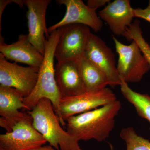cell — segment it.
<instances>
[{
    "instance_id": "7c38bea8",
    "label": "cell",
    "mask_w": 150,
    "mask_h": 150,
    "mask_svg": "<svg viewBox=\"0 0 150 150\" xmlns=\"http://www.w3.org/2000/svg\"><path fill=\"white\" fill-rule=\"evenodd\" d=\"M0 52L7 60L26 64L29 67L40 68L44 56L30 43L28 35H19L18 40L11 44L4 42L0 35Z\"/></svg>"
},
{
    "instance_id": "d6986e66",
    "label": "cell",
    "mask_w": 150,
    "mask_h": 150,
    "mask_svg": "<svg viewBox=\"0 0 150 150\" xmlns=\"http://www.w3.org/2000/svg\"><path fill=\"white\" fill-rule=\"evenodd\" d=\"M124 37L129 41L134 40L138 44L150 66V46L143 36L139 21L136 19L133 22L127 29Z\"/></svg>"
},
{
    "instance_id": "ffe728a7",
    "label": "cell",
    "mask_w": 150,
    "mask_h": 150,
    "mask_svg": "<svg viewBox=\"0 0 150 150\" xmlns=\"http://www.w3.org/2000/svg\"><path fill=\"white\" fill-rule=\"evenodd\" d=\"M134 12L135 17L143 19L150 23V0L146 8L134 9Z\"/></svg>"
},
{
    "instance_id": "9c48e42d",
    "label": "cell",
    "mask_w": 150,
    "mask_h": 150,
    "mask_svg": "<svg viewBox=\"0 0 150 150\" xmlns=\"http://www.w3.org/2000/svg\"><path fill=\"white\" fill-rule=\"evenodd\" d=\"M46 142L33 126L30 116L18 123L11 132L0 135V150H30Z\"/></svg>"
},
{
    "instance_id": "7402d4cb",
    "label": "cell",
    "mask_w": 150,
    "mask_h": 150,
    "mask_svg": "<svg viewBox=\"0 0 150 150\" xmlns=\"http://www.w3.org/2000/svg\"><path fill=\"white\" fill-rule=\"evenodd\" d=\"M110 2V0H88L87 5L90 8L96 11L98 9L103 6L107 5Z\"/></svg>"
},
{
    "instance_id": "4fadbf2b",
    "label": "cell",
    "mask_w": 150,
    "mask_h": 150,
    "mask_svg": "<svg viewBox=\"0 0 150 150\" xmlns=\"http://www.w3.org/2000/svg\"><path fill=\"white\" fill-rule=\"evenodd\" d=\"M134 11L129 0H115L106 5L98 15L106 23L113 34L125 37L135 17Z\"/></svg>"
},
{
    "instance_id": "2e32d148",
    "label": "cell",
    "mask_w": 150,
    "mask_h": 150,
    "mask_svg": "<svg viewBox=\"0 0 150 150\" xmlns=\"http://www.w3.org/2000/svg\"><path fill=\"white\" fill-rule=\"evenodd\" d=\"M79 66L86 92L100 91L109 85L105 75L88 59L83 58L80 60Z\"/></svg>"
},
{
    "instance_id": "ac0fdd59",
    "label": "cell",
    "mask_w": 150,
    "mask_h": 150,
    "mask_svg": "<svg viewBox=\"0 0 150 150\" xmlns=\"http://www.w3.org/2000/svg\"><path fill=\"white\" fill-rule=\"evenodd\" d=\"M120 136L126 143V150H150V142L137 134L134 128L121 130Z\"/></svg>"
},
{
    "instance_id": "52a82bcc",
    "label": "cell",
    "mask_w": 150,
    "mask_h": 150,
    "mask_svg": "<svg viewBox=\"0 0 150 150\" xmlns=\"http://www.w3.org/2000/svg\"><path fill=\"white\" fill-rule=\"evenodd\" d=\"M116 100L115 94L108 88L99 91L62 98L60 102L61 117L66 122L72 116L93 110Z\"/></svg>"
},
{
    "instance_id": "30bf717a",
    "label": "cell",
    "mask_w": 150,
    "mask_h": 150,
    "mask_svg": "<svg viewBox=\"0 0 150 150\" xmlns=\"http://www.w3.org/2000/svg\"><path fill=\"white\" fill-rule=\"evenodd\" d=\"M56 1L60 5H64L67 11L60 21L48 28V33L63 26L72 24L86 25L96 32L102 29V20L96 11L90 8L81 0H57Z\"/></svg>"
},
{
    "instance_id": "5bb4252c",
    "label": "cell",
    "mask_w": 150,
    "mask_h": 150,
    "mask_svg": "<svg viewBox=\"0 0 150 150\" xmlns=\"http://www.w3.org/2000/svg\"><path fill=\"white\" fill-rule=\"evenodd\" d=\"M55 79L62 98L76 96L86 92L79 61L57 63L55 67Z\"/></svg>"
},
{
    "instance_id": "3957f363",
    "label": "cell",
    "mask_w": 150,
    "mask_h": 150,
    "mask_svg": "<svg viewBox=\"0 0 150 150\" xmlns=\"http://www.w3.org/2000/svg\"><path fill=\"white\" fill-rule=\"evenodd\" d=\"M34 128L57 150H82L79 141L62 128L51 100L42 98L28 112Z\"/></svg>"
},
{
    "instance_id": "e0dca14e",
    "label": "cell",
    "mask_w": 150,
    "mask_h": 150,
    "mask_svg": "<svg viewBox=\"0 0 150 150\" xmlns=\"http://www.w3.org/2000/svg\"><path fill=\"white\" fill-rule=\"evenodd\" d=\"M121 81L120 86L123 96L133 105L138 115L141 118L147 120L150 125V96L134 91L130 88L128 83L123 79Z\"/></svg>"
},
{
    "instance_id": "6da1fadb",
    "label": "cell",
    "mask_w": 150,
    "mask_h": 150,
    "mask_svg": "<svg viewBox=\"0 0 150 150\" xmlns=\"http://www.w3.org/2000/svg\"><path fill=\"white\" fill-rule=\"evenodd\" d=\"M121 105L116 100L93 110L74 115L66 121L67 132L79 141H105L114 128Z\"/></svg>"
},
{
    "instance_id": "44dd1931",
    "label": "cell",
    "mask_w": 150,
    "mask_h": 150,
    "mask_svg": "<svg viewBox=\"0 0 150 150\" xmlns=\"http://www.w3.org/2000/svg\"><path fill=\"white\" fill-rule=\"evenodd\" d=\"M25 0H1L0 1V31L1 30V17L3 12L6 7L9 4L14 3L22 7L25 5Z\"/></svg>"
},
{
    "instance_id": "9a60e30c",
    "label": "cell",
    "mask_w": 150,
    "mask_h": 150,
    "mask_svg": "<svg viewBox=\"0 0 150 150\" xmlns=\"http://www.w3.org/2000/svg\"><path fill=\"white\" fill-rule=\"evenodd\" d=\"M24 97L18 91L13 88L0 85V115L8 118H18L22 116L24 112L19 109L25 110Z\"/></svg>"
},
{
    "instance_id": "5b68a950",
    "label": "cell",
    "mask_w": 150,
    "mask_h": 150,
    "mask_svg": "<svg viewBox=\"0 0 150 150\" xmlns=\"http://www.w3.org/2000/svg\"><path fill=\"white\" fill-rule=\"evenodd\" d=\"M55 50L58 63L80 61L84 57L90 34L89 28L80 24H72L60 28Z\"/></svg>"
},
{
    "instance_id": "8992f818",
    "label": "cell",
    "mask_w": 150,
    "mask_h": 150,
    "mask_svg": "<svg viewBox=\"0 0 150 150\" xmlns=\"http://www.w3.org/2000/svg\"><path fill=\"white\" fill-rule=\"evenodd\" d=\"M39 71L38 68L23 67L9 62L0 54V85L16 89L24 98L35 88Z\"/></svg>"
},
{
    "instance_id": "8fae6325",
    "label": "cell",
    "mask_w": 150,
    "mask_h": 150,
    "mask_svg": "<svg viewBox=\"0 0 150 150\" xmlns=\"http://www.w3.org/2000/svg\"><path fill=\"white\" fill-rule=\"evenodd\" d=\"M51 0H25L28 40L44 56L46 38L49 36L46 28V11Z\"/></svg>"
},
{
    "instance_id": "ba28073f",
    "label": "cell",
    "mask_w": 150,
    "mask_h": 150,
    "mask_svg": "<svg viewBox=\"0 0 150 150\" xmlns=\"http://www.w3.org/2000/svg\"><path fill=\"white\" fill-rule=\"evenodd\" d=\"M83 58L100 69L106 76L109 85L112 88L121 85L115 56L106 43L97 35L91 33Z\"/></svg>"
},
{
    "instance_id": "277c9868",
    "label": "cell",
    "mask_w": 150,
    "mask_h": 150,
    "mask_svg": "<svg viewBox=\"0 0 150 150\" xmlns=\"http://www.w3.org/2000/svg\"><path fill=\"white\" fill-rule=\"evenodd\" d=\"M112 38L118 55L117 69L120 78L128 83L139 82L150 69L146 58L134 40L126 45Z\"/></svg>"
},
{
    "instance_id": "7a4b0ae2",
    "label": "cell",
    "mask_w": 150,
    "mask_h": 150,
    "mask_svg": "<svg viewBox=\"0 0 150 150\" xmlns=\"http://www.w3.org/2000/svg\"><path fill=\"white\" fill-rule=\"evenodd\" d=\"M45 43L43 63L39 68V74L35 88L28 96L25 98L23 103L25 110H32L42 98L51 100L56 115L63 127L67 123L62 119L60 111L61 97L56 85L54 66L55 50L59 36V29L49 33Z\"/></svg>"
},
{
    "instance_id": "603a6c76",
    "label": "cell",
    "mask_w": 150,
    "mask_h": 150,
    "mask_svg": "<svg viewBox=\"0 0 150 150\" xmlns=\"http://www.w3.org/2000/svg\"><path fill=\"white\" fill-rule=\"evenodd\" d=\"M30 150H57L55 149L53 147L51 146L50 145L49 146H41L35 148Z\"/></svg>"
}]
</instances>
